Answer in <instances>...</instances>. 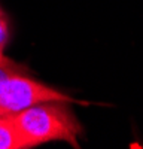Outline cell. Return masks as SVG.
<instances>
[{
    "instance_id": "cell-3",
    "label": "cell",
    "mask_w": 143,
    "mask_h": 149,
    "mask_svg": "<svg viewBox=\"0 0 143 149\" xmlns=\"http://www.w3.org/2000/svg\"><path fill=\"white\" fill-rule=\"evenodd\" d=\"M0 149H26L15 128L12 115L0 116Z\"/></svg>"
},
{
    "instance_id": "cell-4",
    "label": "cell",
    "mask_w": 143,
    "mask_h": 149,
    "mask_svg": "<svg viewBox=\"0 0 143 149\" xmlns=\"http://www.w3.org/2000/svg\"><path fill=\"white\" fill-rule=\"evenodd\" d=\"M27 70L22 66L17 64L15 61H12L9 58H5L3 61H0V81H3L9 76H14V74H19V73H26Z\"/></svg>"
},
{
    "instance_id": "cell-2",
    "label": "cell",
    "mask_w": 143,
    "mask_h": 149,
    "mask_svg": "<svg viewBox=\"0 0 143 149\" xmlns=\"http://www.w3.org/2000/svg\"><path fill=\"white\" fill-rule=\"evenodd\" d=\"M43 102H76L67 94L37 82L24 73L0 81V116L12 115Z\"/></svg>"
},
{
    "instance_id": "cell-5",
    "label": "cell",
    "mask_w": 143,
    "mask_h": 149,
    "mask_svg": "<svg viewBox=\"0 0 143 149\" xmlns=\"http://www.w3.org/2000/svg\"><path fill=\"white\" fill-rule=\"evenodd\" d=\"M9 39V31H8V21L5 18V14L0 9V61H3L6 57L3 55V49Z\"/></svg>"
},
{
    "instance_id": "cell-1",
    "label": "cell",
    "mask_w": 143,
    "mask_h": 149,
    "mask_svg": "<svg viewBox=\"0 0 143 149\" xmlns=\"http://www.w3.org/2000/svg\"><path fill=\"white\" fill-rule=\"evenodd\" d=\"M12 119L26 149L54 140H63L79 148L78 137L82 134V125L66 102L33 104L18 113H12Z\"/></svg>"
}]
</instances>
